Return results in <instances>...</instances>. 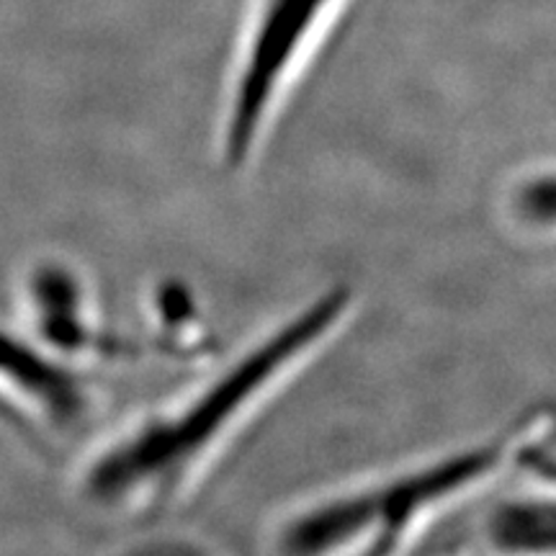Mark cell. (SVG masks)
Masks as SVG:
<instances>
[{"mask_svg": "<svg viewBox=\"0 0 556 556\" xmlns=\"http://www.w3.org/2000/svg\"><path fill=\"white\" fill-rule=\"evenodd\" d=\"M31 296L37 307V325L47 345L62 353H101L127 358L124 340L114 332H99L88 325L83 312V289L70 270L60 266L39 268L31 278Z\"/></svg>", "mask_w": 556, "mask_h": 556, "instance_id": "4", "label": "cell"}, {"mask_svg": "<svg viewBox=\"0 0 556 556\" xmlns=\"http://www.w3.org/2000/svg\"><path fill=\"white\" fill-rule=\"evenodd\" d=\"M518 469L528 471V475L541 479V482L556 486V456L548 454L539 441L528 443L523 448V454L518 458Z\"/></svg>", "mask_w": 556, "mask_h": 556, "instance_id": "8", "label": "cell"}, {"mask_svg": "<svg viewBox=\"0 0 556 556\" xmlns=\"http://www.w3.org/2000/svg\"><path fill=\"white\" fill-rule=\"evenodd\" d=\"M0 374L47 409L58 426H73L88 409L86 381L31 345L0 332Z\"/></svg>", "mask_w": 556, "mask_h": 556, "instance_id": "5", "label": "cell"}, {"mask_svg": "<svg viewBox=\"0 0 556 556\" xmlns=\"http://www.w3.org/2000/svg\"><path fill=\"white\" fill-rule=\"evenodd\" d=\"M513 212L520 222L536 227L556 225V173L528 178L513 191Z\"/></svg>", "mask_w": 556, "mask_h": 556, "instance_id": "7", "label": "cell"}, {"mask_svg": "<svg viewBox=\"0 0 556 556\" xmlns=\"http://www.w3.org/2000/svg\"><path fill=\"white\" fill-rule=\"evenodd\" d=\"M345 0H255L229 58L214 122V155L245 173L263 155Z\"/></svg>", "mask_w": 556, "mask_h": 556, "instance_id": "3", "label": "cell"}, {"mask_svg": "<svg viewBox=\"0 0 556 556\" xmlns=\"http://www.w3.org/2000/svg\"><path fill=\"white\" fill-rule=\"evenodd\" d=\"M497 552H556V500H505L482 526Z\"/></svg>", "mask_w": 556, "mask_h": 556, "instance_id": "6", "label": "cell"}, {"mask_svg": "<svg viewBox=\"0 0 556 556\" xmlns=\"http://www.w3.org/2000/svg\"><path fill=\"white\" fill-rule=\"evenodd\" d=\"M541 415H528L497 433L415 458L299 500L268 528L270 548L291 556L394 554L407 548L454 507L539 441Z\"/></svg>", "mask_w": 556, "mask_h": 556, "instance_id": "2", "label": "cell"}, {"mask_svg": "<svg viewBox=\"0 0 556 556\" xmlns=\"http://www.w3.org/2000/svg\"><path fill=\"white\" fill-rule=\"evenodd\" d=\"M358 312L356 289L330 283L291 307L225 364L129 420L83 475L90 505L160 520L197 497L263 409L323 356Z\"/></svg>", "mask_w": 556, "mask_h": 556, "instance_id": "1", "label": "cell"}]
</instances>
